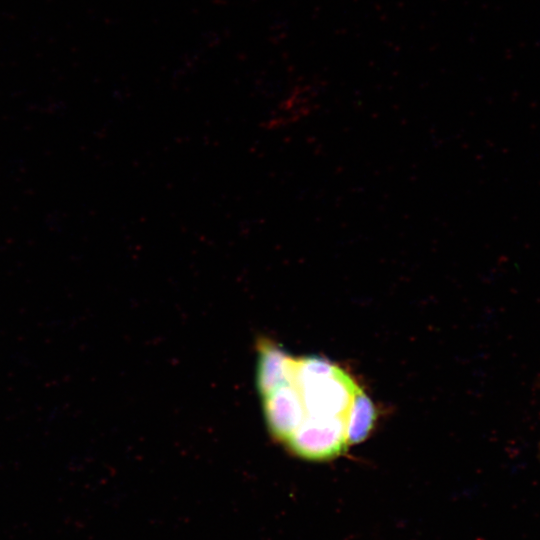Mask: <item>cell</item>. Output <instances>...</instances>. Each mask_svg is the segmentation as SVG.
I'll use <instances>...</instances> for the list:
<instances>
[{"instance_id":"1","label":"cell","mask_w":540,"mask_h":540,"mask_svg":"<svg viewBox=\"0 0 540 540\" xmlns=\"http://www.w3.org/2000/svg\"><path fill=\"white\" fill-rule=\"evenodd\" d=\"M256 383L272 437L303 459L342 455L373 427L375 408L368 396L326 359L293 357L260 338Z\"/></svg>"}]
</instances>
